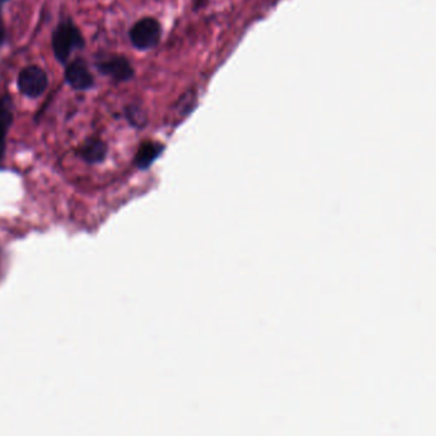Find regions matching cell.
Instances as JSON below:
<instances>
[{
    "mask_svg": "<svg viewBox=\"0 0 436 436\" xmlns=\"http://www.w3.org/2000/svg\"><path fill=\"white\" fill-rule=\"evenodd\" d=\"M97 71L116 82H127L135 77V69L130 60L122 55L102 59L96 63Z\"/></svg>",
    "mask_w": 436,
    "mask_h": 436,
    "instance_id": "obj_4",
    "label": "cell"
},
{
    "mask_svg": "<svg viewBox=\"0 0 436 436\" xmlns=\"http://www.w3.org/2000/svg\"><path fill=\"white\" fill-rule=\"evenodd\" d=\"M83 46L85 39L72 20L68 18L62 21L54 29L51 37V48L59 63L67 64L73 51L80 50Z\"/></svg>",
    "mask_w": 436,
    "mask_h": 436,
    "instance_id": "obj_1",
    "label": "cell"
},
{
    "mask_svg": "<svg viewBox=\"0 0 436 436\" xmlns=\"http://www.w3.org/2000/svg\"><path fill=\"white\" fill-rule=\"evenodd\" d=\"M163 151H164L163 144L154 142V141H145L138 147L137 153L135 156V165L138 169L145 170L153 165L154 161L161 156Z\"/></svg>",
    "mask_w": 436,
    "mask_h": 436,
    "instance_id": "obj_8",
    "label": "cell"
},
{
    "mask_svg": "<svg viewBox=\"0 0 436 436\" xmlns=\"http://www.w3.org/2000/svg\"><path fill=\"white\" fill-rule=\"evenodd\" d=\"M49 85L48 74L39 66L23 68L17 79V88L29 99H37L44 94Z\"/></svg>",
    "mask_w": 436,
    "mask_h": 436,
    "instance_id": "obj_3",
    "label": "cell"
},
{
    "mask_svg": "<svg viewBox=\"0 0 436 436\" xmlns=\"http://www.w3.org/2000/svg\"><path fill=\"white\" fill-rule=\"evenodd\" d=\"M124 116L127 118L128 123L131 124L132 127H135V128H142L147 123L145 111L141 107L135 105V104L127 105L124 108Z\"/></svg>",
    "mask_w": 436,
    "mask_h": 436,
    "instance_id": "obj_9",
    "label": "cell"
},
{
    "mask_svg": "<svg viewBox=\"0 0 436 436\" xmlns=\"http://www.w3.org/2000/svg\"><path fill=\"white\" fill-rule=\"evenodd\" d=\"M1 1H7V0H1Z\"/></svg>",
    "mask_w": 436,
    "mask_h": 436,
    "instance_id": "obj_11",
    "label": "cell"
},
{
    "mask_svg": "<svg viewBox=\"0 0 436 436\" xmlns=\"http://www.w3.org/2000/svg\"><path fill=\"white\" fill-rule=\"evenodd\" d=\"M6 41V27L3 22V15H1V9H0V46L4 44Z\"/></svg>",
    "mask_w": 436,
    "mask_h": 436,
    "instance_id": "obj_10",
    "label": "cell"
},
{
    "mask_svg": "<svg viewBox=\"0 0 436 436\" xmlns=\"http://www.w3.org/2000/svg\"><path fill=\"white\" fill-rule=\"evenodd\" d=\"M77 155L82 161L91 165L102 164L108 155V145L100 138H88L81 145Z\"/></svg>",
    "mask_w": 436,
    "mask_h": 436,
    "instance_id": "obj_7",
    "label": "cell"
},
{
    "mask_svg": "<svg viewBox=\"0 0 436 436\" xmlns=\"http://www.w3.org/2000/svg\"><path fill=\"white\" fill-rule=\"evenodd\" d=\"M64 79L76 91H86L94 88L95 80L83 59L77 58L66 66Z\"/></svg>",
    "mask_w": 436,
    "mask_h": 436,
    "instance_id": "obj_5",
    "label": "cell"
},
{
    "mask_svg": "<svg viewBox=\"0 0 436 436\" xmlns=\"http://www.w3.org/2000/svg\"><path fill=\"white\" fill-rule=\"evenodd\" d=\"M15 119L13 99L8 94L0 96V163L4 159L7 147L8 132Z\"/></svg>",
    "mask_w": 436,
    "mask_h": 436,
    "instance_id": "obj_6",
    "label": "cell"
},
{
    "mask_svg": "<svg viewBox=\"0 0 436 436\" xmlns=\"http://www.w3.org/2000/svg\"><path fill=\"white\" fill-rule=\"evenodd\" d=\"M131 43L138 50H150L161 43V25L153 17L138 20L130 29Z\"/></svg>",
    "mask_w": 436,
    "mask_h": 436,
    "instance_id": "obj_2",
    "label": "cell"
}]
</instances>
